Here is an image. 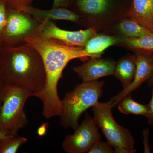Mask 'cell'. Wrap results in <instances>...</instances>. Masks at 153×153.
Here are the masks:
<instances>
[{
  "label": "cell",
  "mask_w": 153,
  "mask_h": 153,
  "mask_svg": "<svg viewBox=\"0 0 153 153\" xmlns=\"http://www.w3.org/2000/svg\"><path fill=\"white\" fill-rule=\"evenodd\" d=\"M26 42L39 52L46 73L44 88L33 97L42 102V114L44 117L49 119L60 116L62 112V100L58 95V84L63 71L71 60L78 59L84 62L89 56L83 47L69 46L40 36L29 37L26 39Z\"/></svg>",
  "instance_id": "6da1fadb"
},
{
  "label": "cell",
  "mask_w": 153,
  "mask_h": 153,
  "mask_svg": "<svg viewBox=\"0 0 153 153\" xmlns=\"http://www.w3.org/2000/svg\"><path fill=\"white\" fill-rule=\"evenodd\" d=\"M0 79L4 89L22 88L30 92L31 97L41 91L45 85L46 73L39 52L27 43L18 47L3 46Z\"/></svg>",
  "instance_id": "7a4b0ae2"
},
{
  "label": "cell",
  "mask_w": 153,
  "mask_h": 153,
  "mask_svg": "<svg viewBox=\"0 0 153 153\" xmlns=\"http://www.w3.org/2000/svg\"><path fill=\"white\" fill-rule=\"evenodd\" d=\"M103 81L83 82L66 94L62 100L60 124L65 128L75 130L79 126L80 116L92 108L102 95Z\"/></svg>",
  "instance_id": "3957f363"
},
{
  "label": "cell",
  "mask_w": 153,
  "mask_h": 153,
  "mask_svg": "<svg viewBox=\"0 0 153 153\" xmlns=\"http://www.w3.org/2000/svg\"><path fill=\"white\" fill-rule=\"evenodd\" d=\"M31 97L28 91L16 87L4 88L3 101L0 110V133L6 136L18 135L21 129L28 124L25 111L26 101Z\"/></svg>",
  "instance_id": "277c9868"
},
{
  "label": "cell",
  "mask_w": 153,
  "mask_h": 153,
  "mask_svg": "<svg viewBox=\"0 0 153 153\" xmlns=\"http://www.w3.org/2000/svg\"><path fill=\"white\" fill-rule=\"evenodd\" d=\"M112 107L110 102H97L92 107L93 119L102 131L108 142L113 148L122 147L128 149L134 153L135 142L129 130L119 125L112 114Z\"/></svg>",
  "instance_id": "5b68a950"
},
{
  "label": "cell",
  "mask_w": 153,
  "mask_h": 153,
  "mask_svg": "<svg viewBox=\"0 0 153 153\" xmlns=\"http://www.w3.org/2000/svg\"><path fill=\"white\" fill-rule=\"evenodd\" d=\"M41 24L30 14L7 7V22L3 46L15 47L26 44L29 37L39 35Z\"/></svg>",
  "instance_id": "8992f818"
},
{
  "label": "cell",
  "mask_w": 153,
  "mask_h": 153,
  "mask_svg": "<svg viewBox=\"0 0 153 153\" xmlns=\"http://www.w3.org/2000/svg\"><path fill=\"white\" fill-rule=\"evenodd\" d=\"M98 126L93 118L85 112L81 124L72 134L67 135L62 143L64 152L68 153H88L92 145L101 140Z\"/></svg>",
  "instance_id": "52a82bcc"
},
{
  "label": "cell",
  "mask_w": 153,
  "mask_h": 153,
  "mask_svg": "<svg viewBox=\"0 0 153 153\" xmlns=\"http://www.w3.org/2000/svg\"><path fill=\"white\" fill-rule=\"evenodd\" d=\"M97 35L93 28L77 31H70L58 27L55 22L46 21L41 23L38 36L53 39L73 47H85L88 41Z\"/></svg>",
  "instance_id": "ba28073f"
},
{
  "label": "cell",
  "mask_w": 153,
  "mask_h": 153,
  "mask_svg": "<svg viewBox=\"0 0 153 153\" xmlns=\"http://www.w3.org/2000/svg\"><path fill=\"white\" fill-rule=\"evenodd\" d=\"M136 56V69L134 79L128 87L123 89L109 100L112 108L117 105L125 96L136 90L152 77L153 71V54L137 52Z\"/></svg>",
  "instance_id": "9c48e42d"
},
{
  "label": "cell",
  "mask_w": 153,
  "mask_h": 153,
  "mask_svg": "<svg viewBox=\"0 0 153 153\" xmlns=\"http://www.w3.org/2000/svg\"><path fill=\"white\" fill-rule=\"evenodd\" d=\"M116 63L109 59L89 57L73 71L83 82L94 81L104 76L114 75Z\"/></svg>",
  "instance_id": "30bf717a"
},
{
  "label": "cell",
  "mask_w": 153,
  "mask_h": 153,
  "mask_svg": "<svg viewBox=\"0 0 153 153\" xmlns=\"http://www.w3.org/2000/svg\"><path fill=\"white\" fill-rule=\"evenodd\" d=\"M22 11L30 14L40 24L46 21L66 20L74 22H78L81 19V16L67 8H52L49 10L36 8L33 6L25 8Z\"/></svg>",
  "instance_id": "8fae6325"
},
{
  "label": "cell",
  "mask_w": 153,
  "mask_h": 153,
  "mask_svg": "<svg viewBox=\"0 0 153 153\" xmlns=\"http://www.w3.org/2000/svg\"><path fill=\"white\" fill-rule=\"evenodd\" d=\"M128 15L153 32V0H133Z\"/></svg>",
  "instance_id": "7c38bea8"
},
{
  "label": "cell",
  "mask_w": 153,
  "mask_h": 153,
  "mask_svg": "<svg viewBox=\"0 0 153 153\" xmlns=\"http://www.w3.org/2000/svg\"><path fill=\"white\" fill-rule=\"evenodd\" d=\"M125 38L122 39L114 36L96 35L88 41L84 50L89 57L99 58L105 49L115 44L121 43Z\"/></svg>",
  "instance_id": "4fadbf2b"
},
{
  "label": "cell",
  "mask_w": 153,
  "mask_h": 153,
  "mask_svg": "<svg viewBox=\"0 0 153 153\" xmlns=\"http://www.w3.org/2000/svg\"><path fill=\"white\" fill-rule=\"evenodd\" d=\"M136 59V55H129L121 59L116 64L114 75L121 82L123 89L131 84L134 77Z\"/></svg>",
  "instance_id": "5bb4252c"
},
{
  "label": "cell",
  "mask_w": 153,
  "mask_h": 153,
  "mask_svg": "<svg viewBox=\"0 0 153 153\" xmlns=\"http://www.w3.org/2000/svg\"><path fill=\"white\" fill-rule=\"evenodd\" d=\"M118 109L124 114H134L145 117L146 118L149 114L148 105L139 103L132 98L131 93L125 96L118 103Z\"/></svg>",
  "instance_id": "9a60e30c"
},
{
  "label": "cell",
  "mask_w": 153,
  "mask_h": 153,
  "mask_svg": "<svg viewBox=\"0 0 153 153\" xmlns=\"http://www.w3.org/2000/svg\"><path fill=\"white\" fill-rule=\"evenodd\" d=\"M118 29L126 38H139L153 33L131 19L122 21L118 26Z\"/></svg>",
  "instance_id": "2e32d148"
},
{
  "label": "cell",
  "mask_w": 153,
  "mask_h": 153,
  "mask_svg": "<svg viewBox=\"0 0 153 153\" xmlns=\"http://www.w3.org/2000/svg\"><path fill=\"white\" fill-rule=\"evenodd\" d=\"M121 43L137 52L153 54V33L139 38H125Z\"/></svg>",
  "instance_id": "e0dca14e"
},
{
  "label": "cell",
  "mask_w": 153,
  "mask_h": 153,
  "mask_svg": "<svg viewBox=\"0 0 153 153\" xmlns=\"http://www.w3.org/2000/svg\"><path fill=\"white\" fill-rule=\"evenodd\" d=\"M76 6L81 18L85 16L101 15L106 11L108 3L89 1H76Z\"/></svg>",
  "instance_id": "ac0fdd59"
},
{
  "label": "cell",
  "mask_w": 153,
  "mask_h": 153,
  "mask_svg": "<svg viewBox=\"0 0 153 153\" xmlns=\"http://www.w3.org/2000/svg\"><path fill=\"white\" fill-rule=\"evenodd\" d=\"M27 139L18 135L8 136L0 139V153H16Z\"/></svg>",
  "instance_id": "d6986e66"
},
{
  "label": "cell",
  "mask_w": 153,
  "mask_h": 153,
  "mask_svg": "<svg viewBox=\"0 0 153 153\" xmlns=\"http://www.w3.org/2000/svg\"><path fill=\"white\" fill-rule=\"evenodd\" d=\"M113 147L107 141L104 142L101 140L94 143L88 151L89 153H114Z\"/></svg>",
  "instance_id": "ffe728a7"
},
{
  "label": "cell",
  "mask_w": 153,
  "mask_h": 153,
  "mask_svg": "<svg viewBox=\"0 0 153 153\" xmlns=\"http://www.w3.org/2000/svg\"><path fill=\"white\" fill-rule=\"evenodd\" d=\"M5 3L7 7L17 10L22 11L23 9L32 6L36 0H1Z\"/></svg>",
  "instance_id": "44dd1931"
},
{
  "label": "cell",
  "mask_w": 153,
  "mask_h": 153,
  "mask_svg": "<svg viewBox=\"0 0 153 153\" xmlns=\"http://www.w3.org/2000/svg\"><path fill=\"white\" fill-rule=\"evenodd\" d=\"M7 22V5L4 2L0 0V40L2 41L5 29Z\"/></svg>",
  "instance_id": "7402d4cb"
},
{
  "label": "cell",
  "mask_w": 153,
  "mask_h": 153,
  "mask_svg": "<svg viewBox=\"0 0 153 153\" xmlns=\"http://www.w3.org/2000/svg\"><path fill=\"white\" fill-rule=\"evenodd\" d=\"M152 90V97L149 103L148 104L149 107V114L146 118L148 123L150 125L153 126V85Z\"/></svg>",
  "instance_id": "603a6c76"
},
{
  "label": "cell",
  "mask_w": 153,
  "mask_h": 153,
  "mask_svg": "<svg viewBox=\"0 0 153 153\" xmlns=\"http://www.w3.org/2000/svg\"><path fill=\"white\" fill-rule=\"evenodd\" d=\"M71 0H54L52 8H68L71 4Z\"/></svg>",
  "instance_id": "cb8c5ba5"
},
{
  "label": "cell",
  "mask_w": 153,
  "mask_h": 153,
  "mask_svg": "<svg viewBox=\"0 0 153 153\" xmlns=\"http://www.w3.org/2000/svg\"><path fill=\"white\" fill-rule=\"evenodd\" d=\"M149 130L147 129L144 130L143 131V143L144 145L145 153H150V149L148 143V137H149Z\"/></svg>",
  "instance_id": "d4e9b609"
},
{
  "label": "cell",
  "mask_w": 153,
  "mask_h": 153,
  "mask_svg": "<svg viewBox=\"0 0 153 153\" xmlns=\"http://www.w3.org/2000/svg\"><path fill=\"white\" fill-rule=\"evenodd\" d=\"M49 124L48 123H44L41 125L37 130V133L39 137L44 136L47 133Z\"/></svg>",
  "instance_id": "484cf974"
},
{
  "label": "cell",
  "mask_w": 153,
  "mask_h": 153,
  "mask_svg": "<svg viewBox=\"0 0 153 153\" xmlns=\"http://www.w3.org/2000/svg\"><path fill=\"white\" fill-rule=\"evenodd\" d=\"M115 153H133L132 151L128 149L122 147H114Z\"/></svg>",
  "instance_id": "4316f807"
},
{
  "label": "cell",
  "mask_w": 153,
  "mask_h": 153,
  "mask_svg": "<svg viewBox=\"0 0 153 153\" xmlns=\"http://www.w3.org/2000/svg\"><path fill=\"white\" fill-rule=\"evenodd\" d=\"M3 44L2 41L0 40V63H1V54L2 50L3 47ZM4 89L1 83V79H0V95L1 96H4Z\"/></svg>",
  "instance_id": "83f0119b"
},
{
  "label": "cell",
  "mask_w": 153,
  "mask_h": 153,
  "mask_svg": "<svg viewBox=\"0 0 153 153\" xmlns=\"http://www.w3.org/2000/svg\"><path fill=\"white\" fill-rule=\"evenodd\" d=\"M148 85L149 87H152L153 85V71L152 75V77L148 81Z\"/></svg>",
  "instance_id": "f1b7e54d"
},
{
  "label": "cell",
  "mask_w": 153,
  "mask_h": 153,
  "mask_svg": "<svg viewBox=\"0 0 153 153\" xmlns=\"http://www.w3.org/2000/svg\"><path fill=\"white\" fill-rule=\"evenodd\" d=\"M79 1H93L101 2L108 3V0H79Z\"/></svg>",
  "instance_id": "f546056e"
},
{
  "label": "cell",
  "mask_w": 153,
  "mask_h": 153,
  "mask_svg": "<svg viewBox=\"0 0 153 153\" xmlns=\"http://www.w3.org/2000/svg\"><path fill=\"white\" fill-rule=\"evenodd\" d=\"M3 101V97H2L0 95V110H1V107L2 105Z\"/></svg>",
  "instance_id": "4dcf8cb0"
},
{
  "label": "cell",
  "mask_w": 153,
  "mask_h": 153,
  "mask_svg": "<svg viewBox=\"0 0 153 153\" xmlns=\"http://www.w3.org/2000/svg\"><path fill=\"white\" fill-rule=\"evenodd\" d=\"M7 136H6L5 134L2 133H0V139Z\"/></svg>",
  "instance_id": "1f68e13d"
}]
</instances>
